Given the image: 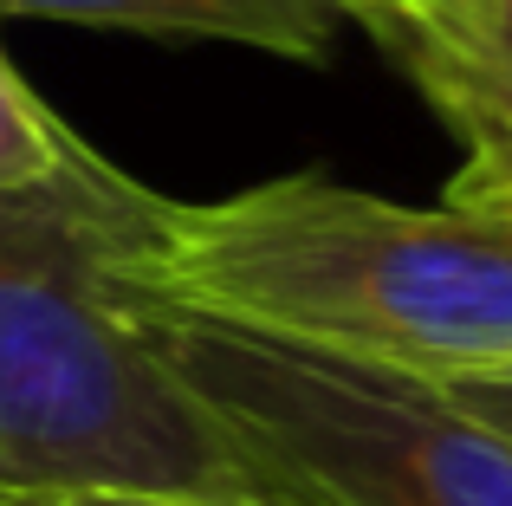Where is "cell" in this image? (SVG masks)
Wrapping results in <instances>:
<instances>
[{
	"instance_id": "cell-2",
	"label": "cell",
	"mask_w": 512,
	"mask_h": 506,
	"mask_svg": "<svg viewBox=\"0 0 512 506\" xmlns=\"http://www.w3.org/2000/svg\"><path fill=\"white\" fill-rule=\"evenodd\" d=\"M137 189L72 143L52 182L0 195V500L273 506L253 461L104 286Z\"/></svg>"
},
{
	"instance_id": "cell-6",
	"label": "cell",
	"mask_w": 512,
	"mask_h": 506,
	"mask_svg": "<svg viewBox=\"0 0 512 506\" xmlns=\"http://www.w3.org/2000/svg\"><path fill=\"white\" fill-rule=\"evenodd\" d=\"M72 143L78 137L39 104V91L13 72L7 52H0V195L52 182L65 169V156H72Z\"/></svg>"
},
{
	"instance_id": "cell-8",
	"label": "cell",
	"mask_w": 512,
	"mask_h": 506,
	"mask_svg": "<svg viewBox=\"0 0 512 506\" xmlns=\"http://www.w3.org/2000/svg\"><path fill=\"white\" fill-rule=\"evenodd\" d=\"M441 390L461 409H474V416H487L493 429L512 435V370H493V377H448Z\"/></svg>"
},
{
	"instance_id": "cell-9",
	"label": "cell",
	"mask_w": 512,
	"mask_h": 506,
	"mask_svg": "<svg viewBox=\"0 0 512 506\" xmlns=\"http://www.w3.org/2000/svg\"><path fill=\"white\" fill-rule=\"evenodd\" d=\"M0 506H201V500H0ZM260 506V500H247Z\"/></svg>"
},
{
	"instance_id": "cell-3",
	"label": "cell",
	"mask_w": 512,
	"mask_h": 506,
	"mask_svg": "<svg viewBox=\"0 0 512 506\" xmlns=\"http://www.w3.org/2000/svg\"><path fill=\"white\" fill-rule=\"evenodd\" d=\"M111 299L253 461L273 506H512V435L441 383L117 286Z\"/></svg>"
},
{
	"instance_id": "cell-4",
	"label": "cell",
	"mask_w": 512,
	"mask_h": 506,
	"mask_svg": "<svg viewBox=\"0 0 512 506\" xmlns=\"http://www.w3.org/2000/svg\"><path fill=\"white\" fill-rule=\"evenodd\" d=\"M461 143L512 130V0H344Z\"/></svg>"
},
{
	"instance_id": "cell-5",
	"label": "cell",
	"mask_w": 512,
	"mask_h": 506,
	"mask_svg": "<svg viewBox=\"0 0 512 506\" xmlns=\"http://www.w3.org/2000/svg\"><path fill=\"white\" fill-rule=\"evenodd\" d=\"M0 13L124 26V33H163V39H227V46L318 65L338 39L344 0H0Z\"/></svg>"
},
{
	"instance_id": "cell-1",
	"label": "cell",
	"mask_w": 512,
	"mask_h": 506,
	"mask_svg": "<svg viewBox=\"0 0 512 506\" xmlns=\"http://www.w3.org/2000/svg\"><path fill=\"white\" fill-rule=\"evenodd\" d=\"M104 279L428 383L512 370V234L448 202H383L331 176H279L221 202L137 189Z\"/></svg>"
},
{
	"instance_id": "cell-7",
	"label": "cell",
	"mask_w": 512,
	"mask_h": 506,
	"mask_svg": "<svg viewBox=\"0 0 512 506\" xmlns=\"http://www.w3.org/2000/svg\"><path fill=\"white\" fill-rule=\"evenodd\" d=\"M441 202L474 215V221H487V228H500V234H512V130L467 143V163H461V176L448 182Z\"/></svg>"
}]
</instances>
